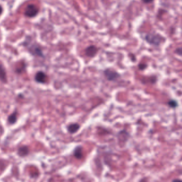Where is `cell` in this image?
<instances>
[{
  "label": "cell",
  "mask_w": 182,
  "mask_h": 182,
  "mask_svg": "<svg viewBox=\"0 0 182 182\" xmlns=\"http://www.w3.org/2000/svg\"><path fill=\"white\" fill-rule=\"evenodd\" d=\"M144 39L149 45L157 48L159 47L166 40L165 38L161 35L155 33H150L146 34Z\"/></svg>",
  "instance_id": "6da1fadb"
},
{
  "label": "cell",
  "mask_w": 182,
  "mask_h": 182,
  "mask_svg": "<svg viewBox=\"0 0 182 182\" xmlns=\"http://www.w3.org/2000/svg\"><path fill=\"white\" fill-rule=\"evenodd\" d=\"M2 8L0 6V14H2Z\"/></svg>",
  "instance_id": "e0dca14e"
},
{
  "label": "cell",
  "mask_w": 182,
  "mask_h": 182,
  "mask_svg": "<svg viewBox=\"0 0 182 182\" xmlns=\"http://www.w3.org/2000/svg\"><path fill=\"white\" fill-rule=\"evenodd\" d=\"M29 153V148L26 146H23L20 147L18 150V154L20 157H25Z\"/></svg>",
  "instance_id": "ba28073f"
},
{
  "label": "cell",
  "mask_w": 182,
  "mask_h": 182,
  "mask_svg": "<svg viewBox=\"0 0 182 182\" xmlns=\"http://www.w3.org/2000/svg\"><path fill=\"white\" fill-rule=\"evenodd\" d=\"M81 128V125L79 123H70L67 127V129L68 131V133L74 134L76 133L80 130Z\"/></svg>",
  "instance_id": "52a82bcc"
},
{
  "label": "cell",
  "mask_w": 182,
  "mask_h": 182,
  "mask_svg": "<svg viewBox=\"0 0 182 182\" xmlns=\"http://www.w3.org/2000/svg\"><path fill=\"white\" fill-rule=\"evenodd\" d=\"M99 49L96 46L94 45H89L85 48V56L89 58H92L97 55Z\"/></svg>",
  "instance_id": "5b68a950"
},
{
  "label": "cell",
  "mask_w": 182,
  "mask_h": 182,
  "mask_svg": "<svg viewBox=\"0 0 182 182\" xmlns=\"http://www.w3.org/2000/svg\"><path fill=\"white\" fill-rule=\"evenodd\" d=\"M167 104L168 107H169L171 109H176L177 108L178 106V101H177L176 99L174 98H171L168 100Z\"/></svg>",
  "instance_id": "30bf717a"
},
{
  "label": "cell",
  "mask_w": 182,
  "mask_h": 182,
  "mask_svg": "<svg viewBox=\"0 0 182 182\" xmlns=\"http://www.w3.org/2000/svg\"><path fill=\"white\" fill-rule=\"evenodd\" d=\"M26 46L29 50V52L34 56H43L42 51L39 45L35 43H30L26 42Z\"/></svg>",
  "instance_id": "3957f363"
},
{
  "label": "cell",
  "mask_w": 182,
  "mask_h": 182,
  "mask_svg": "<svg viewBox=\"0 0 182 182\" xmlns=\"http://www.w3.org/2000/svg\"><path fill=\"white\" fill-rule=\"evenodd\" d=\"M8 122L10 124H14L15 123L17 120V112H14L12 113L11 115H10L8 117Z\"/></svg>",
  "instance_id": "7c38bea8"
},
{
  "label": "cell",
  "mask_w": 182,
  "mask_h": 182,
  "mask_svg": "<svg viewBox=\"0 0 182 182\" xmlns=\"http://www.w3.org/2000/svg\"><path fill=\"white\" fill-rule=\"evenodd\" d=\"M35 79L37 83L43 84L45 83L47 80V76L46 74L42 71H38L35 76Z\"/></svg>",
  "instance_id": "8992f818"
},
{
  "label": "cell",
  "mask_w": 182,
  "mask_h": 182,
  "mask_svg": "<svg viewBox=\"0 0 182 182\" xmlns=\"http://www.w3.org/2000/svg\"><path fill=\"white\" fill-rule=\"evenodd\" d=\"M74 156L77 159H81L82 156V148L81 146H77L74 151Z\"/></svg>",
  "instance_id": "8fae6325"
},
{
  "label": "cell",
  "mask_w": 182,
  "mask_h": 182,
  "mask_svg": "<svg viewBox=\"0 0 182 182\" xmlns=\"http://www.w3.org/2000/svg\"><path fill=\"white\" fill-rule=\"evenodd\" d=\"M0 80L3 83L7 81L6 73L3 65L0 63Z\"/></svg>",
  "instance_id": "9c48e42d"
},
{
  "label": "cell",
  "mask_w": 182,
  "mask_h": 182,
  "mask_svg": "<svg viewBox=\"0 0 182 182\" xmlns=\"http://www.w3.org/2000/svg\"><path fill=\"white\" fill-rule=\"evenodd\" d=\"M39 9L34 4H29L26 8L25 14L27 17H34L38 14Z\"/></svg>",
  "instance_id": "277c9868"
},
{
  "label": "cell",
  "mask_w": 182,
  "mask_h": 182,
  "mask_svg": "<svg viewBox=\"0 0 182 182\" xmlns=\"http://www.w3.org/2000/svg\"><path fill=\"white\" fill-rule=\"evenodd\" d=\"M103 76L108 81H116L121 78V75L117 70L111 68H107L102 71Z\"/></svg>",
  "instance_id": "7a4b0ae2"
},
{
  "label": "cell",
  "mask_w": 182,
  "mask_h": 182,
  "mask_svg": "<svg viewBox=\"0 0 182 182\" xmlns=\"http://www.w3.org/2000/svg\"><path fill=\"white\" fill-rule=\"evenodd\" d=\"M175 53L177 54L178 56H181L182 53V48L181 47H179V48H176V50H175Z\"/></svg>",
  "instance_id": "5bb4252c"
},
{
  "label": "cell",
  "mask_w": 182,
  "mask_h": 182,
  "mask_svg": "<svg viewBox=\"0 0 182 182\" xmlns=\"http://www.w3.org/2000/svg\"><path fill=\"white\" fill-rule=\"evenodd\" d=\"M142 1L143 3H145V4H149L153 2L154 0H142Z\"/></svg>",
  "instance_id": "9a60e30c"
},
{
  "label": "cell",
  "mask_w": 182,
  "mask_h": 182,
  "mask_svg": "<svg viewBox=\"0 0 182 182\" xmlns=\"http://www.w3.org/2000/svg\"><path fill=\"white\" fill-rule=\"evenodd\" d=\"M148 68V65L145 63H140L138 65V70L140 71L144 70Z\"/></svg>",
  "instance_id": "4fadbf2b"
},
{
  "label": "cell",
  "mask_w": 182,
  "mask_h": 182,
  "mask_svg": "<svg viewBox=\"0 0 182 182\" xmlns=\"http://www.w3.org/2000/svg\"><path fill=\"white\" fill-rule=\"evenodd\" d=\"M172 182H182V181H181L180 179H176L173 180V181H172Z\"/></svg>",
  "instance_id": "2e32d148"
}]
</instances>
